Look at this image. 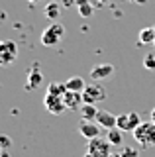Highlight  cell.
<instances>
[{"label":"cell","mask_w":155,"mask_h":157,"mask_svg":"<svg viewBox=\"0 0 155 157\" xmlns=\"http://www.w3.org/2000/svg\"><path fill=\"white\" fill-rule=\"evenodd\" d=\"M139 124H142V118H139L138 112H126V114L118 116V124H116V128H120L122 132H134Z\"/></svg>","instance_id":"8992f818"},{"label":"cell","mask_w":155,"mask_h":157,"mask_svg":"<svg viewBox=\"0 0 155 157\" xmlns=\"http://www.w3.org/2000/svg\"><path fill=\"white\" fill-rule=\"evenodd\" d=\"M67 92V85L65 82H51L47 86V94H53V96H63Z\"/></svg>","instance_id":"d6986e66"},{"label":"cell","mask_w":155,"mask_h":157,"mask_svg":"<svg viewBox=\"0 0 155 157\" xmlns=\"http://www.w3.org/2000/svg\"><path fill=\"white\" fill-rule=\"evenodd\" d=\"M108 157H122V155H120V153H110Z\"/></svg>","instance_id":"4316f807"},{"label":"cell","mask_w":155,"mask_h":157,"mask_svg":"<svg viewBox=\"0 0 155 157\" xmlns=\"http://www.w3.org/2000/svg\"><path fill=\"white\" fill-rule=\"evenodd\" d=\"M112 75H114V65H110V63H100V65L90 69V78H93L94 82L104 81V78H110Z\"/></svg>","instance_id":"ba28073f"},{"label":"cell","mask_w":155,"mask_h":157,"mask_svg":"<svg viewBox=\"0 0 155 157\" xmlns=\"http://www.w3.org/2000/svg\"><path fill=\"white\" fill-rule=\"evenodd\" d=\"M18 57V45L12 39H0V67H8Z\"/></svg>","instance_id":"277c9868"},{"label":"cell","mask_w":155,"mask_h":157,"mask_svg":"<svg viewBox=\"0 0 155 157\" xmlns=\"http://www.w3.org/2000/svg\"><path fill=\"white\" fill-rule=\"evenodd\" d=\"M63 102H65L67 110H81V106L85 104V100H83V92L67 90L65 94H63Z\"/></svg>","instance_id":"9c48e42d"},{"label":"cell","mask_w":155,"mask_h":157,"mask_svg":"<svg viewBox=\"0 0 155 157\" xmlns=\"http://www.w3.org/2000/svg\"><path fill=\"white\" fill-rule=\"evenodd\" d=\"M77 8H79V16L81 18H90L94 12L90 0H77Z\"/></svg>","instance_id":"e0dca14e"},{"label":"cell","mask_w":155,"mask_h":157,"mask_svg":"<svg viewBox=\"0 0 155 157\" xmlns=\"http://www.w3.org/2000/svg\"><path fill=\"white\" fill-rule=\"evenodd\" d=\"M65 85H67V90H73V92H83L86 88V82L83 77H71L65 81Z\"/></svg>","instance_id":"4fadbf2b"},{"label":"cell","mask_w":155,"mask_h":157,"mask_svg":"<svg viewBox=\"0 0 155 157\" xmlns=\"http://www.w3.org/2000/svg\"><path fill=\"white\" fill-rule=\"evenodd\" d=\"M59 14H61V4L57 2H49L45 6V18H49V20H53V22H55L57 18H59Z\"/></svg>","instance_id":"ac0fdd59"},{"label":"cell","mask_w":155,"mask_h":157,"mask_svg":"<svg viewBox=\"0 0 155 157\" xmlns=\"http://www.w3.org/2000/svg\"><path fill=\"white\" fill-rule=\"evenodd\" d=\"M79 132L85 140H94V137L100 136V126L96 122H86V120H81L79 124Z\"/></svg>","instance_id":"30bf717a"},{"label":"cell","mask_w":155,"mask_h":157,"mask_svg":"<svg viewBox=\"0 0 155 157\" xmlns=\"http://www.w3.org/2000/svg\"><path fill=\"white\" fill-rule=\"evenodd\" d=\"M151 122H153V124H155V108H153V110H151Z\"/></svg>","instance_id":"d4e9b609"},{"label":"cell","mask_w":155,"mask_h":157,"mask_svg":"<svg viewBox=\"0 0 155 157\" xmlns=\"http://www.w3.org/2000/svg\"><path fill=\"white\" fill-rule=\"evenodd\" d=\"M65 36V28L61 26V24L53 22L49 28H45L41 32V45L45 47H55L57 43L61 41V37Z\"/></svg>","instance_id":"3957f363"},{"label":"cell","mask_w":155,"mask_h":157,"mask_svg":"<svg viewBox=\"0 0 155 157\" xmlns=\"http://www.w3.org/2000/svg\"><path fill=\"white\" fill-rule=\"evenodd\" d=\"M43 104H45L47 110H49V114H55V116H59V114H63V112L67 110L65 102H63V96L45 94V98H43Z\"/></svg>","instance_id":"52a82bcc"},{"label":"cell","mask_w":155,"mask_h":157,"mask_svg":"<svg viewBox=\"0 0 155 157\" xmlns=\"http://www.w3.org/2000/svg\"><path fill=\"white\" fill-rule=\"evenodd\" d=\"M73 4H77V0H63V6H73Z\"/></svg>","instance_id":"cb8c5ba5"},{"label":"cell","mask_w":155,"mask_h":157,"mask_svg":"<svg viewBox=\"0 0 155 157\" xmlns=\"http://www.w3.org/2000/svg\"><path fill=\"white\" fill-rule=\"evenodd\" d=\"M8 20V16H6V12H4V10H0V24H4Z\"/></svg>","instance_id":"603a6c76"},{"label":"cell","mask_w":155,"mask_h":157,"mask_svg":"<svg viewBox=\"0 0 155 157\" xmlns=\"http://www.w3.org/2000/svg\"><path fill=\"white\" fill-rule=\"evenodd\" d=\"M120 155H122V157H139L138 149H135V147H130V145H122V151H120Z\"/></svg>","instance_id":"44dd1931"},{"label":"cell","mask_w":155,"mask_h":157,"mask_svg":"<svg viewBox=\"0 0 155 157\" xmlns=\"http://www.w3.org/2000/svg\"><path fill=\"white\" fill-rule=\"evenodd\" d=\"M106 98V90L104 86H100L98 82H93V85H86V88L83 90V100L85 104H98Z\"/></svg>","instance_id":"5b68a950"},{"label":"cell","mask_w":155,"mask_h":157,"mask_svg":"<svg viewBox=\"0 0 155 157\" xmlns=\"http://www.w3.org/2000/svg\"><path fill=\"white\" fill-rule=\"evenodd\" d=\"M112 153V144H110L106 137H94V140H89V145H86V155L85 157H108Z\"/></svg>","instance_id":"7a4b0ae2"},{"label":"cell","mask_w":155,"mask_h":157,"mask_svg":"<svg viewBox=\"0 0 155 157\" xmlns=\"http://www.w3.org/2000/svg\"><path fill=\"white\" fill-rule=\"evenodd\" d=\"M96 124L104 130H112L118 124V116H114L112 112L108 110H98V116H96Z\"/></svg>","instance_id":"8fae6325"},{"label":"cell","mask_w":155,"mask_h":157,"mask_svg":"<svg viewBox=\"0 0 155 157\" xmlns=\"http://www.w3.org/2000/svg\"><path fill=\"white\" fill-rule=\"evenodd\" d=\"M143 67L147 71H155V53H147L143 57Z\"/></svg>","instance_id":"ffe728a7"},{"label":"cell","mask_w":155,"mask_h":157,"mask_svg":"<svg viewBox=\"0 0 155 157\" xmlns=\"http://www.w3.org/2000/svg\"><path fill=\"white\" fill-rule=\"evenodd\" d=\"M96 116H98V108L96 104H83L81 106V118L86 122H96Z\"/></svg>","instance_id":"5bb4252c"},{"label":"cell","mask_w":155,"mask_h":157,"mask_svg":"<svg viewBox=\"0 0 155 157\" xmlns=\"http://www.w3.org/2000/svg\"><path fill=\"white\" fill-rule=\"evenodd\" d=\"M106 140L112 145H122L124 141V132L120 128H112V130H106Z\"/></svg>","instance_id":"2e32d148"},{"label":"cell","mask_w":155,"mask_h":157,"mask_svg":"<svg viewBox=\"0 0 155 157\" xmlns=\"http://www.w3.org/2000/svg\"><path fill=\"white\" fill-rule=\"evenodd\" d=\"M138 43L139 45H151V43H155V28H143L139 32Z\"/></svg>","instance_id":"9a60e30c"},{"label":"cell","mask_w":155,"mask_h":157,"mask_svg":"<svg viewBox=\"0 0 155 157\" xmlns=\"http://www.w3.org/2000/svg\"><path fill=\"white\" fill-rule=\"evenodd\" d=\"M130 2H139V0H130Z\"/></svg>","instance_id":"f1b7e54d"},{"label":"cell","mask_w":155,"mask_h":157,"mask_svg":"<svg viewBox=\"0 0 155 157\" xmlns=\"http://www.w3.org/2000/svg\"><path fill=\"white\" fill-rule=\"evenodd\" d=\"M132 134H134V140L138 141L142 147L155 145V124L151 120H149V122H142Z\"/></svg>","instance_id":"6da1fadb"},{"label":"cell","mask_w":155,"mask_h":157,"mask_svg":"<svg viewBox=\"0 0 155 157\" xmlns=\"http://www.w3.org/2000/svg\"><path fill=\"white\" fill-rule=\"evenodd\" d=\"M41 71H40V65L37 63H33L32 69H30V73H28V82H26V88L28 90H33V88H37L41 85Z\"/></svg>","instance_id":"7c38bea8"},{"label":"cell","mask_w":155,"mask_h":157,"mask_svg":"<svg viewBox=\"0 0 155 157\" xmlns=\"http://www.w3.org/2000/svg\"><path fill=\"white\" fill-rule=\"evenodd\" d=\"M30 2H40V0H30Z\"/></svg>","instance_id":"83f0119b"},{"label":"cell","mask_w":155,"mask_h":157,"mask_svg":"<svg viewBox=\"0 0 155 157\" xmlns=\"http://www.w3.org/2000/svg\"><path fill=\"white\" fill-rule=\"evenodd\" d=\"M12 140L8 136H0V149H4V147H10Z\"/></svg>","instance_id":"7402d4cb"},{"label":"cell","mask_w":155,"mask_h":157,"mask_svg":"<svg viewBox=\"0 0 155 157\" xmlns=\"http://www.w3.org/2000/svg\"><path fill=\"white\" fill-rule=\"evenodd\" d=\"M96 2H98L100 6H102V4H106V2H108V0H96Z\"/></svg>","instance_id":"484cf974"}]
</instances>
